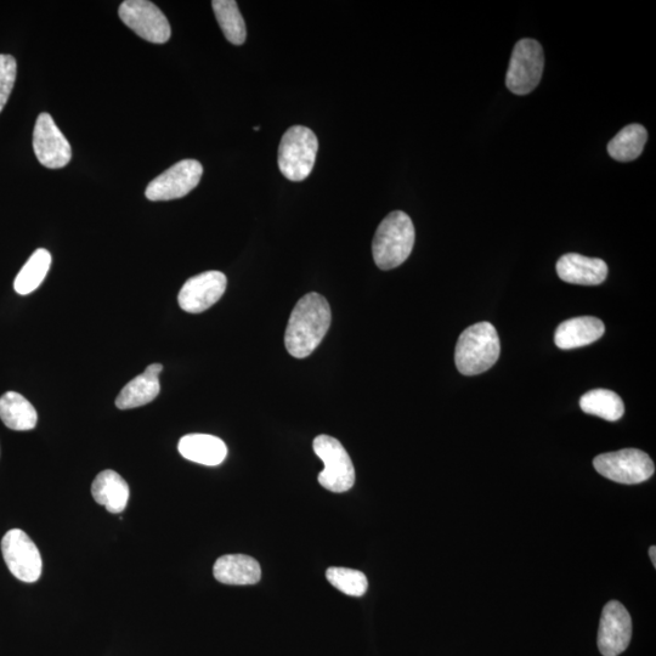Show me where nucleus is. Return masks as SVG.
<instances>
[{
	"label": "nucleus",
	"instance_id": "nucleus-17",
	"mask_svg": "<svg viewBox=\"0 0 656 656\" xmlns=\"http://www.w3.org/2000/svg\"><path fill=\"white\" fill-rule=\"evenodd\" d=\"M214 578L224 585H256L262 569L256 559L245 554H228L218 559L213 568Z\"/></svg>",
	"mask_w": 656,
	"mask_h": 656
},
{
	"label": "nucleus",
	"instance_id": "nucleus-2",
	"mask_svg": "<svg viewBox=\"0 0 656 656\" xmlns=\"http://www.w3.org/2000/svg\"><path fill=\"white\" fill-rule=\"evenodd\" d=\"M416 231L406 213L395 211L383 219L372 242L373 259L378 268L392 270L400 267L414 250Z\"/></svg>",
	"mask_w": 656,
	"mask_h": 656
},
{
	"label": "nucleus",
	"instance_id": "nucleus-4",
	"mask_svg": "<svg viewBox=\"0 0 656 656\" xmlns=\"http://www.w3.org/2000/svg\"><path fill=\"white\" fill-rule=\"evenodd\" d=\"M319 141L313 130L294 126L287 130L279 146V168L291 182H303L315 166Z\"/></svg>",
	"mask_w": 656,
	"mask_h": 656
},
{
	"label": "nucleus",
	"instance_id": "nucleus-25",
	"mask_svg": "<svg viewBox=\"0 0 656 656\" xmlns=\"http://www.w3.org/2000/svg\"><path fill=\"white\" fill-rule=\"evenodd\" d=\"M326 578L338 591L352 597L364 596L369 588V581L359 570L333 567L326 571Z\"/></svg>",
	"mask_w": 656,
	"mask_h": 656
},
{
	"label": "nucleus",
	"instance_id": "nucleus-6",
	"mask_svg": "<svg viewBox=\"0 0 656 656\" xmlns=\"http://www.w3.org/2000/svg\"><path fill=\"white\" fill-rule=\"evenodd\" d=\"M545 67V54L539 42L522 39L514 45L510 67H508L507 88L516 95H528L541 82Z\"/></svg>",
	"mask_w": 656,
	"mask_h": 656
},
{
	"label": "nucleus",
	"instance_id": "nucleus-12",
	"mask_svg": "<svg viewBox=\"0 0 656 656\" xmlns=\"http://www.w3.org/2000/svg\"><path fill=\"white\" fill-rule=\"evenodd\" d=\"M632 619L618 601H610L603 608L598 631V649L603 656H619L630 646Z\"/></svg>",
	"mask_w": 656,
	"mask_h": 656
},
{
	"label": "nucleus",
	"instance_id": "nucleus-19",
	"mask_svg": "<svg viewBox=\"0 0 656 656\" xmlns=\"http://www.w3.org/2000/svg\"><path fill=\"white\" fill-rule=\"evenodd\" d=\"M92 495L99 505L104 506L112 514H120L128 505L129 486L120 474L115 471L99 473L92 485Z\"/></svg>",
	"mask_w": 656,
	"mask_h": 656
},
{
	"label": "nucleus",
	"instance_id": "nucleus-24",
	"mask_svg": "<svg viewBox=\"0 0 656 656\" xmlns=\"http://www.w3.org/2000/svg\"><path fill=\"white\" fill-rule=\"evenodd\" d=\"M212 8L225 38L234 45L245 43L246 24L235 0H214Z\"/></svg>",
	"mask_w": 656,
	"mask_h": 656
},
{
	"label": "nucleus",
	"instance_id": "nucleus-23",
	"mask_svg": "<svg viewBox=\"0 0 656 656\" xmlns=\"http://www.w3.org/2000/svg\"><path fill=\"white\" fill-rule=\"evenodd\" d=\"M52 265V254L39 248L22 267L14 282L15 291L21 296L35 292L47 276Z\"/></svg>",
	"mask_w": 656,
	"mask_h": 656
},
{
	"label": "nucleus",
	"instance_id": "nucleus-26",
	"mask_svg": "<svg viewBox=\"0 0 656 656\" xmlns=\"http://www.w3.org/2000/svg\"><path fill=\"white\" fill-rule=\"evenodd\" d=\"M18 64L14 56L0 54V112L7 105L11 92H13Z\"/></svg>",
	"mask_w": 656,
	"mask_h": 656
},
{
	"label": "nucleus",
	"instance_id": "nucleus-5",
	"mask_svg": "<svg viewBox=\"0 0 656 656\" xmlns=\"http://www.w3.org/2000/svg\"><path fill=\"white\" fill-rule=\"evenodd\" d=\"M313 449L325 465L324 471L319 474V483L328 491L338 494L352 489L355 469L352 458L341 441L328 435H319L314 440Z\"/></svg>",
	"mask_w": 656,
	"mask_h": 656
},
{
	"label": "nucleus",
	"instance_id": "nucleus-20",
	"mask_svg": "<svg viewBox=\"0 0 656 656\" xmlns=\"http://www.w3.org/2000/svg\"><path fill=\"white\" fill-rule=\"evenodd\" d=\"M0 420L13 431H32L37 426L38 415L30 401L21 394L8 392L0 398Z\"/></svg>",
	"mask_w": 656,
	"mask_h": 656
},
{
	"label": "nucleus",
	"instance_id": "nucleus-15",
	"mask_svg": "<svg viewBox=\"0 0 656 656\" xmlns=\"http://www.w3.org/2000/svg\"><path fill=\"white\" fill-rule=\"evenodd\" d=\"M604 332L603 321L593 316H580L564 321L558 326L554 343L563 350L586 347L603 337Z\"/></svg>",
	"mask_w": 656,
	"mask_h": 656
},
{
	"label": "nucleus",
	"instance_id": "nucleus-8",
	"mask_svg": "<svg viewBox=\"0 0 656 656\" xmlns=\"http://www.w3.org/2000/svg\"><path fill=\"white\" fill-rule=\"evenodd\" d=\"M2 553L10 573L22 582L32 584L41 578L43 562L35 542L25 531L13 529L4 535Z\"/></svg>",
	"mask_w": 656,
	"mask_h": 656
},
{
	"label": "nucleus",
	"instance_id": "nucleus-9",
	"mask_svg": "<svg viewBox=\"0 0 656 656\" xmlns=\"http://www.w3.org/2000/svg\"><path fill=\"white\" fill-rule=\"evenodd\" d=\"M124 25L147 42L164 44L172 36V28L160 9L147 0H126L118 10Z\"/></svg>",
	"mask_w": 656,
	"mask_h": 656
},
{
	"label": "nucleus",
	"instance_id": "nucleus-1",
	"mask_svg": "<svg viewBox=\"0 0 656 656\" xmlns=\"http://www.w3.org/2000/svg\"><path fill=\"white\" fill-rule=\"evenodd\" d=\"M331 308L319 293L299 299L288 321L285 346L293 358H308L320 346L331 326Z\"/></svg>",
	"mask_w": 656,
	"mask_h": 656
},
{
	"label": "nucleus",
	"instance_id": "nucleus-22",
	"mask_svg": "<svg viewBox=\"0 0 656 656\" xmlns=\"http://www.w3.org/2000/svg\"><path fill=\"white\" fill-rule=\"evenodd\" d=\"M580 407L586 414L601 417L609 422L619 421L625 414L624 401L608 389H593L582 395Z\"/></svg>",
	"mask_w": 656,
	"mask_h": 656
},
{
	"label": "nucleus",
	"instance_id": "nucleus-16",
	"mask_svg": "<svg viewBox=\"0 0 656 656\" xmlns=\"http://www.w3.org/2000/svg\"><path fill=\"white\" fill-rule=\"evenodd\" d=\"M163 371L161 364H152L146 367L144 373L130 381L121 390L116 399V406L120 410L137 409L154 401L160 394L161 384L158 376Z\"/></svg>",
	"mask_w": 656,
	"mask_h": 656
},
{
	"label": "nucleus",
	"instance_id": "nucleus-18",
	"mask_svg": "<svg viewBox=\"0 0 656 656\" xmlns=\"http://www.w3.org/2000/svg\"><path fill=\"white\" fill-rule=\"evenodd\" d=\"M178 450L186 460L203 466H219L228 448L222 439L208 434H188L179 441Z\"/></svg>",
	"mask_w": 656,
	"mask_h": 656
},
{
	"label": "nucleus",
	"instance_id": "nucleus-13",
	"mask_svg": "<svg viewBox=\"0 0 656 656\" xmlns=\"http://www.w3.org/2000/svg\"><path fill=\"white\" fill-rule=\"evenodd\" d=\"M226 285L228 280L222 271H206L191 277L179 292L180 308L186 313H203L223 297Z\"/></svg>",
	"mask_w": 656,
	"mask_h": 656
},
{
	"label": "nucleus",
	"instance_id": "nucleus-14",
	"mask_svg": "<svg viewBox=\"0 0 656 656\" xmlns=\"http://www.w3.org/2000/svg\"><path fill=\"white\" fill-rule=\"evenodd\" d=\"M557 274L568 284L598 286L608 276V265L599 258H588L578 253H569L557 263Z\"/></svg>",
	"mask_w": 656,
	"mask_h": 656
},
{
	"label": "nucleus",
	"instance_id": "nucleus-3",
	"mask_svg": "<svg viewBox=\"0 0 656 656\" xmlns=\"http://www.w3.org/2000/svg\"><path fill=\"white\" fill-rule=\"evenodd\" d=\"M501 344L490 322H479L462 332L455 350L457 370L465 376H477L499 360Z\"/></svg>",
	"mask_w": 656,
	"mask_h": 656
},
{
	"label": "nucleus",
	"instance_id": "nucleus-27",
	"mask_svg": "<svg viewBox=\"0 0 656 656\" xmlns=\"http://www.w3.org/2000/svg\"><path fill=\"white\" fill-rule=\"evenodd\" d=\"M649 557L652 559V563L654 565V568L656 567V547L652 546L649 548Z\"/></svg>",
	"mask_w": 656,
	"mask_h": 656
},
{
	"label": "nucleus",
	"instance_id": "nucleus-7",
	"mask_svg": "<svg viewBox=\"0 0 656 656\" xmlns=\"http://www.w3.org/2000/svg\"><path fill=\"white\" fill-rule=\"evenodd\" d=\"M596 471L615 483L633 485L647 482L655 472L654 462L646 452L624 449L608 452L593 461Z\"/></svg>",
	"mask_w": 656,
	"mask_h": 656
},
{
	"label": "nucleus",
	"instance_id": "nucleus-21",
	"mask_svg": "<svg viewBox=\"0 0 656 656\" xmlns=\"http://www.w3.org/2000/svg\"><path fill=\"white\" fill-rule=\"evenodd\" d=\"M648 140L647 129L641 124H630L621 129L616 137L610 140L608 152L610 157L618 162H631L642 155Z\"/></svg>",
	"mask_w": 656,
	"mask_h": 656
},
{
	"label": "nucleus",
	"instance_id": "nucleus-11",
	"mask_svg": "<svg viewBox=\"0 0 656 656\" xmlns=\"http://www.w3.org/2000/svg\"><path fill=\"white\" fill-rule=\"evenodd\" d=\"M33 150L42 166L60 169L67 166L72 158L69 140L47 112L38 116L33 130Z\"/></svg>",
	"mask_w": 656,
	"mask_h": 656
},
{
	"label": "nucleus",
	"instance_id": "nucleus-10",
	"mask_svg": "<svg viewBox=\"0 0 656 656\" xmlns=\"http://www.w3.org/2000/svg\"><path fill=\"white\" fill-rule=\"evenodd\" d=\"M202 174L203 167L199 161H180L151 180L145 196L154 202L182 199L200 184Z\"/></svg>",
	"mask_w": 656,
	"mask_h": 656
}]
</instances>
